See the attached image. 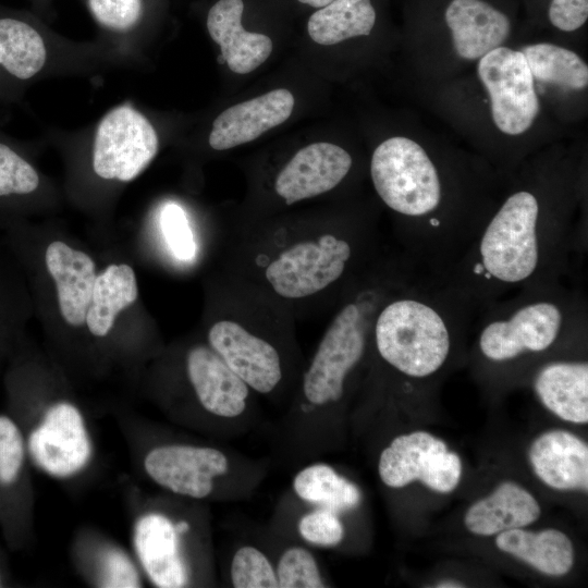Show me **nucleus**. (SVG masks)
<instances>
[{
	"label": "nucleus",
	"mask_w": 588,
	"mask_h": 588,
	"mask_svg": "<svg viewBox=\"0 0 588 588\" xmlns=\"http://www.w3.org/2000/svg\"><path fill=\"white\" fill-rule=\"evenodd\" d=\"M257 232L261 234L248 240L249 278L243 279L287 310L320 298H340L384 252L379 231L366 226Z\"/></svg>",
	"instance_id": "obj_1"
},
{
	"label": "nucleus",
	"mask_w": 588,
	"mask_h": 588,
	"mask_svg": "<svg viewBox=\"0 0 588 588\" xmlns=\"http://www.w3.org/2000/svg\"><path fill=\"white\" fill-rule=\"evenodd\" d=\"M479 313L455 289L419 273L380 304L371 341L391 368L412 379H425L444 366L455 333L475 322Z\"/></svg>",
	"instance_id": "obj_2"
},
{
	"label": "nucleus",
	"mask_w": 588,
	"mask_h": 588,
	"mask_svg": "<svg viewBox=\"0 0 588 588\" xmlns=\"http://www.w3.org/2000/svg\"><path fill=\"white\" fill-rule=\"evenodd\" d=\"M587 322L584 294L565 283L518 292L478 315L477 347L492 363H507L554 346Z\"/></svg>",
	"instance_id": "obj_3"
},
{
	"label": "nucleus",
	"mask_w": 588,
	"mask_h": 588,
	"mask_svg": "<svg viewBox=\"0 0 588 588\" xmlns=\"http://www.w3.org/2000/svg\"><path fill=\"white\" fill-rule=\"evenodd\" d=\"M290 310L243 278L231 282L228 309L210 324L209 346L253 390L267 394L283 378L271 332L290 321Z\"/></svg>",
	"instance_id": "obj_4"
},
{
	"label": "nucleus",
	"mask_w": 588,
	"mask_h": 588,
	"mask_svg": "<svg viewBox=\"0 0 588 588\" xmlns=\"http://www.w3.org/2000/svg\"><path fill=\"white\" fill-rule=\"evenodd\" d=\"M158 134L135 108L122 105L99 122L93 146V168L105 180L130 182L156 157Z\"/></svg>",
	"instance_id": "obj_5"
},
{
	"label": "nucleus",
	"mask_w": 588,
	"mask_h": 588,
	"mask_svg": "<svg viewBox=\"0 0 588 588\" xmlns=\"http://www.w3.org/2000/svg\"><path fill=\"white\" fill-rule=\"evenodd\" d=\"M478 76L488 90L497 127L509 135L526 132L540 106L523 52L502 46L491 50L479 59Z\"/></svg>",
	"instance_id": "obj_6"
},
{
	"label": "nucleus",
	"mask_w": 588,
	"mask_h": 588,
	"mask_svg": "<svg viewBox=\"0 0 588 588\" xmlns=\"http://www.w3.org/2000/svg\"><path fill=\"white\" fill-rule=\"evenodd\" d=\"M384 485L402 488L420 480L429 489L449 493L462 477L460 456L444 441L426 431L394 438L381 452L378 465Z\"/></svg>",
	"instance_id": "obj_7"
},
{
	"label": "nucleus",
	"mask_w": 588,
	"mask_h": 588,
	"mask_svg": "<svg viewBox=\"0 0 588 588\" xmlns=\"http://www.w3.org/2000/svg\"><path fill=\"white\" fill-rule=\"evenodd\" d=\"M28 450L36 464L56 477L79 471L91 456V444L79 411L70 403L52 405L29 434Z\"/></svg>",
	"instance_id": "obj_8"
},
{
	"label": "nucleus",
	"mask_w": 588,
	"mask_h": 588,
	"mask_svg": "<svg viewBox=\"0 0 588 588\" xmlns=\"http://www.w3.org/2000/svg\"><path fill=\"white\" fill-rule=\"evenodd\" d=\"M144 466L159 486L194 499L208 497L213 478L228 471L226 456L212 448L163 445L151 450Z\"/></svg>",
	"instance_id": "obj_9"
},
{
	"label": "nucleus",
	"mask_w": 588,
	"mask_h": 588,
	"mask_svg": "<svg viewBox=\"0 0 588 588\" xmlns=\"http://www.w3.org/2000/svg\"><path fill=\"white\" fill-rule=\"evenodd\" d=\"M353 164L351 155L331 143L299 149L274 179V191L285 205L322 195L336 187Z\"/></svg>",
	"instance_id": "obj_10"
},
{
	"label": "nucleus",
	"mask_w": 588,
	"mask_h": 588,
	"mask_svg": "<svg viewBox=\"0 0 588 588\" xmlns=\"http://www.w3.org/2000/svg\"><path fill=\"white\" fill-rule=\"evenodd\" d=\"M293 108L294 97L283 88L234 105L215 119L209 145L215 150H226L252 142L285 122Z\"/></svg>",
	"instance_id": "obj_11"
},
{
	"label": "nucleus",
	"mask_w": 588,
	"mask_h": 588,
	"mask_svg": "<svg viewBox=\"0 0 588 588\" xmlns=\"http://www.w3.org/2000/svg\"><path fill=\"white\" fill-rule=\"evenodd\" d=\"M188 380L201 406L226 418L240 416L249 395V387L210 347L197 345L186 356Z\"/></svg>",
	"instance_id": "obj_12"
},
{
	"label": "nucleus",
	"mask_w": 588,
	"mask_h": 588,
	"mask_svg": "<svg viewBox=\"0 0 588 588\" xmlns=\"http://www.w3.org/2000/svg\"><path fill=\"white\" fill-rule=\"evenodd\" d=\"M529 461L537 477L556 490H588V446L565 430H551L531 443Z\"/></svg>",
	"instance_id": "obj_13"
},
{
	"label": "nucleus",
	"mask_w": 588,
	"mask_h": 588,
	"mask_svg": "<svg viewBox=\"0 0 588 588\" xmlns=\"http://www.w3.org/2000/svg\"><path fill=\"white\" fill-rule=\"evenodd\" d=\"M242 0H219L208 11L207 29L221 48V57L230 70L246 74L262 64L271 54L270 37L250 33L242 26Z\"/></svg>",
	"instance_id": "obj_14"
},
{
	"label": "nucleus",
	"mask_w": 588,
	"mask_h": 588,
	"mask_svg": "<svg viewBox=\"0 0 588 588\" xmlns=\"http://www.w3.org/2000/svg\"><path fill=\"white\" fill-rule=\"evenodd\" d=\"M45 262L56 282L62 318L74 327L84 324L97 277L94 260L84 252L54 241L46 249Z\"/></svg>",
	"instance_id": "obj_15"
},
{
	"label": "nucleus",
	"mask_w": 588,
	"mask_h": 588,
	"mask_svg": "<svg viewBox=\"0 0 588 588\" xmlns=\"http://www.w3.org/2000/svg\"><path fill=\"white\" fill-rule=\"evenodd\" d=\"M456 53L480 59L507 38L511 24L505 14L481 0H453L445 11Z\"/></svg>",
	"instance_id": "obj_16"
},
{
	"label": "nucleus",
	"mask_w": 588,
	"mask_h": 588,
	"mask_svg": "<svg viewBox=\"0 0 588 588\" xmlns=\"http://www.w3.org/2000/svg\"><path fill=\"white\" fill-rule=\"evenodd\" d=\"M134 546L150 580L161 588H179L187 581L186 568L179 552L174 524L156 513L138 519L134 530Z\"/></svg>",
	"instance_id": "obj_17"
},
{
	"label": "nucleus",
	"mask_w": 588,
	"mask_h": 588,
	"mask_svg": "<svg viewBox=\"0 0 588 588\" xmlns=\"http://www.w3.org/2000/svg\"><path fill=\"white\" fill-rule=\"evenodd\" d=\"M540 513V505L532 494L515 482L504 481L469 506L464 524L471 534L493 536L524 528L536 522Z\"/></svg>",
	"instance_id": "obj_18"
},
{
	"label": "nucleus",
	"mask_w": 588,
	"mask_h": 588,
	"mask_svg": "<svg viewBox=\"0 0 588 588\" xmlns=\"http://www.w3.org/2000/svg\"><path fill=\"white\" fill-rule=\"evenodd\" d=\"M540 402L554 415L574 424L588 421V364L556 360L542 366L534 380Z\"/></svg>",
	"instance_id": "obj_19"
},
{
	"label": "nucleus",
	"mask_w": 588,
	"mask_h": 588,
	"mask_svg": "<svg viewBox=\"0 0 588 588\" xmlns=\"http://www.w3.org/2000/svg\"><path fill=\"white\" fill-rule=\"evenodd\" d=\"M495 546L546 575H565L574 564L573 543L558 529L537 532L524 528L505 530L498 534Z\"/></svg>",
	"instance_id": "obj_20"
},
{
	"label": "nucleus",
	"mask_w": 588,
	"mask_h": 588,
	"mask_svg": "<svg viewBox=\"0 0 588 588\" xmlns=\"http://www.w3.org/2000/svg\"><path fill=\"white\" fill-rule=\"evenodd\" d=\"M47 62V45L28 20L0 13V71L19 82L37 75Z\"/></svg>",
	"instance_id": "obj_21"
},
{
	"label": "nucleus",
	"mask_w": 588,
	"mask_h": 588,
	"mask_svg": "<svg viewBox=\"0 0 588 588\" xmlns=\"http://www.w3.org/2000/svg\"><path fill=\"white\" fill-rule=\"evenodd\" d=\"M138 296L136 277L126 264L110 265L96 277L86 321L89 332L105 336L112 329L117 316Z\"/></svg>",
	"instance_id": "obj_22"
},
{
	"label": "nucleus",
	"mask_w": 588,
	"mask_h": 588,
	"mask_svg": "<svg viewBox=\"0 0 588 588\" xmlns=\"http://www.w3.org/2000/svg\"><path fill=\"white\" fill-rule=\"evenodd\" d=\"M376 22L370 0H333L313 13L307 29L310 38L323 46L356 36H367Z\"/></svg>",
	"instance_id": "obj_23"
},
{
	"label": "nucleus",
	"mask_w": 588,
	"mask_h": 588,
	"mask_svg": "<svg viewBox=\"0 0 588 588\" xmlns=\"http://www.w3.org/2000/svg\"><path fill=\"white\" fill-rule=\"evenodd\" d=\"M293 488L301 499L335 513L355 509L362 498L357 486L326 464L302 469L293 480Z\"/></svg>",
	"instance_id": "obj_24"
},
{
	"label": "nucleus",
	"mask_w": 588,
	"mask_h": 588,
	"mask_svg": "<svg viewBox=\"0 0 588 588\" xmlns=\"http://www.w3.org/2000/svg\"><path fill=\"white\" fill-rule=\"evenodd\" d=\"M532 77L568 89L588 84V66L574 51L552 44H536L522 50Z\"/></svg>",
	"instance_id": "obj_25"
},
{
	"label": "nucleus",
	"mask_w": 588,
	"mask_h": 588,
	"mask_svg": "<svg viewBox=\"0 0 588 588\" xmlns=\"http://www.w3.org/2000/svg\"><path fill=\"white\" fill-rule=\"evenodd\" d=\"M94 21L115 34L134 32L143 23L147 0H85Z\"/></svg>",
	"instance_id": "obj_26"
},
{
	"label": "nucleus",
	"mask_w": 588,
	"mask_h": 588,
	"mask_svg": "<svg viewBox=\"0 0 588 588\" xmlns=\"http://www.w3.org/2000/svg\"><path fill=\"white\" fill-rule=\"evenodd\" d=\"M39 183L35 168L11 145L0 140V200L30 195Z\"/></svg>",
	"instance_id": "obj_27"
},
{
	"label": "nucleus",
	"mask_w": 588,
	"mask_h": 588,
	"mask_svg": "<svg viewBox=\"0 0 588 588\" xmlns=\"http://www.w3.org/2000/svg\"><path fill=\"white\" fill-rule=\"evenodd\" d=\"M160 230L173 257L183 262L193 261L197 244L185 210L176 203L164 204L159 217Z\"/></svg>",
	"instance_id": "obj_28"
},
{
	"label": "nucleus",
	"mask_w": 588,
	"mask_h": 588,
	"mask_svg": "<svg viewBox=\"0 0 588 588\" xmlns=\"http://www.w3.org/2000/svg\"><path fill=\"white\" fill-rule=\"evenodd\" d=\"M231 580L235 588H278L274 569L267 556L254 547L238 549L231 563Z\"/></svg>",
	"instance_id": "obj_29"
},
{
	"label": "nucleus",
	"mask_w": 588,
	"mask_h": 588,
	"mask_svg": "<svg viewBox=\"0 0 588 588\" xmlns=\"http://www.w3.org/2000/svg\"><path fill=\"white\" fill-rule=\"evenodd\" d=\"M277 579L281 588L324 587L314 556L299 547L290 548L282 554L278 564Z\"/></svg>",
	"instance_id": "obj_30"
},
{
	"label": "nucleus",
	"mask_w": 588,
	"mask_h": 588,
	"mask_svg": "<svg viewBox=\"0 0 588 588\" xmlns=\"http://www.w3.org/2000/svg\"><path fill=\"white\" fill-rule=\"evenodd\" d=\"M298 531L307 542L321 547L336 546L344 536L338 514L324 507L304 515L299 520Z\"/></svg>",
	"instance_id": "obj_31"
},
{
	"label": "nucleus",
	"mask_w": 588,
	"mask_h": 588,
	"mask_svg": "<svg viewBox=\"0 0 588 588\" xmlns=\"http://www.w3.org/2000/svg\"><path fill=\"white\" fill-rule=\"evenodd\" d=\"M24 458L23 438L17 426L7 416H0V481L13 482Z\"/></svg>",
	"instance_id": "obj_32"
},
{
	"label": "nucleus",
	"mask_w": 588,
	"mask_h": 588,
	"mask_svg": "<svg viewBox=\"0 0 588 588\" xmlns=\"http://www.w3.org/2000/svg\"><path fill=\"white\" fill-rule=\"evenodd\" d=\"M102 587H139V577L130 559L115 549L107 550L101 556Z\"/></svg>",
	"instance_id": "obj_33"
},
{
	"label": "nucleus",
	"mask_w": 588,
	"mask_h": 588,
	"mask_svg": "<svg viewBox=\"0 0 588 588\" xmlns=\"http://www.w3.org/2000/svg\"><path fill=\"white\" fill-rule=\"evenodd\" d=\"M588 0H552L549 19L552 25L564 32H573L587 21Z\"/></svg>",
	"instance_id": "obj_34"
},
{
	"label": "nucleus",
	"mask_w": 588,
	"mask_h": 588,
	"mask_svg": "<svg viewBox=\"0 0 588 588\" xmlns=\"http://www.w3.org/2000/svg\"><path fill=\"white\" fill-rule=\"evenodd\" d=\"M301 3L308 4L314 8H323L333 0H298Z\"/></svg>",
	"instance_id": "obj_35"
},
{
	"label": "nucleus",
	"mask_w": 588,
	"mask_h": 588,
	"mask_svg": "<svg viewBox=\"0 0 588 588\" xmlns=\"http://www.w3.org/2000/svg\"><path fill=\"white\" fill-rule=\"evenodd\" d=\"M437 587L439 588H456V587H465L462 583L455 581V580H442L438 583Z\"/></svg>",
	"instance_id": "obj_36"
},
{
	"label": "nucleus",
	"mask_w": 588,
	"mask_h": 588,
	"mask_svg": "<svg viewBox=\"0 0 588 588\" xmlns=\"http://www.w3.org/2000/svg\"><path fill=\"white\" fill-rule=\"evenodd\" d=\"M174 529L177 532V535L184 534L189 529V525H188L187 522H184V520L179 522V523L174 524Z\"/></svg>",
	"instance_id": "obj_37"
},
{
	"label": "nucleus",
	"mask_w": 588,
	"mask_h": 588,
	"mask_svg": "<svg viewBox=\"0 0 588 588\" xmlns=\"http://www.w3.org/2000/svg\"><path fill=\"white\" fill-rule=\"evenodd\" d=\"M1 74H2V73H1V71H0V77H1Z\"/></svg>",
	"instance_id": "obj_38"
},
{
	"label": "nucleus",
	"mask_w": 588,
	"mask_h": 588,
	"mask_svg": "<svg viewBox=\"0 0 588 588\" xmlns=\"http://www.w3.org/2000/svg\"><path fill=\"white\" fill-rule=\"evenodd\" d=\"M0 320H1V318H0Z\"/></svg>",
	"instance_id": "obj_39"
}]
</instances>
